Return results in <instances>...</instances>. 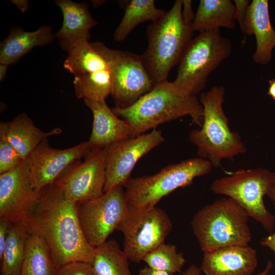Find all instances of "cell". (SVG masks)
Instances as JSON below:
<instances>
[{"instance_id":"8","label":"cell","mask_w":275,"mask_h":275,"mask_svg":"<svg viewBox=\"0 0 275 275\" xmlns=\"http://www.w3.org/2000/svg\"><path fill=\"white\" fill-rule=\"evenodd\" d=\"M212 168L208 160L199 157L169 165L152 175L130 177L125 186L126 200L135 207L155 206L164 196L190 185L196 178L210 173Z\"/></svg>"},{"instance_id":"40","label":"cell","mask_w":275,"mask_h":275,"mask_svg":"<svg viewBox=\"0 0 275 275\" xmlns=\"http://www.w3.org/2000/svg\"><path fill=\"white\" fill-rule=\"evenodd\" d=\"M9 65L0 63V81H2L6 78Z\"/></svg>"},{"instance_id":"39","label":"cell","mask_w":275,"mask_h":275,"mask_svg":"<svg viewBox=\"0 0 275 275\" xmlns=\"http://www.w3.org/2000/svg\"><path fill=\"white\" fill-rule=\"evenodd\" d=\"M273 265L271 261H268L264 269L257 275H273L270 273L271 269L273 267Z\"/></svg>"},{"instance_id":"2","label":"cell","mask_w":275,"mask_h":275,"mask_svg":"<svg viewBox=\"0 0 275 275\" xmlns=\"http://www.w3.org/2000/svg\"><path fill=\"white\" fill-rule=\"evenodd\" d=\"M132 126L133 138L159 125L185 116L200 127L203 107L196 96L182 92L168 80L154 85L152 90L129 107L111 108Z\"/></svg>"},{"instance_id":"16","label":"cell","mask_w":275,"mask_h":275,"mask_svg":"<svg viewBox=\"0 0 275 275\" xmlns=\"http://www.w3.org/2000/svg\"><path fill=\"white\" fill-rule=\"evenodd\" d=\"M258 263L254 248L234 245L204 252L200 268L205 275H252Z\"/></svg>"},{"instance_id":"13","label":"cell","mask_w":275,"mask_h":275,"mask_svg":"<svg viewBox=\"0 0 275 275\" xmlns=\"http://www.w3.org/2000/svg\"><path fill=\"white\" fill-rule=\"evenodd\" d=\"M160 130L128 138L103 148L105 162L104 193L116 186H125L136 163L142 156L163 142Z\"/></svg>"},{"instance_id":"14","label":"cell","mask_w":275,"mask_h":275,"mask_svg":"<svg viewBox=\"0 0 275 275\" xmlns=\"http://www.w3.org/2000/svg\"><path fill=\"white\" fill-rule=\"evenodd\" d=\"M40 191L33 186L28 159L0 174V218L10 223L23 221L36 205Z\"/></svg>"},{"instance_id":"27","label":"cell","mask_w":275,"mask_h":275,"mask_svg":"<svg viewBox=\"0 0 275 275\" xmlns=\"http://www.w3.org/2000/svg\"><path fill=\"white\" fill-rule=\"evenodd\" d=\"M55 269L44 240L30 233L19 275H53Z\"/></svg>"},{"instance_id":"26","label":"cell","mask_w":275,"mask_h":275,"mask_svg":"<svg viewBox=\"0 0 275 275\" xmlns=\"http://www.w3.org/2000/svg\"><path fill=\"white\" fill-rule=\"evenodd\" d=\"M66 52L67 56L63 63L64 67L74 76L109 68L107 63L89 40L75 43Z\"/></svg>"},{"instance_id":"9","label":"cell","mask_w":275,"mask_h":275,"mask_svg":"<svg viewBox=\"0 0 275 275\" xmlns=\"http://www.w3.org/2000/svg\"><path fill=\"white\" fill-rule=\"evenodd\" d=\"M172 229L171 218L160 208L128 204L117 230L123 234V250L129 260L139 263L148 253L164 243Z\"/></svg>"},{"instance_id":"28","label":"cell","mask_w":275,"mask_h":275,"mask_svg":"<svg viewBox=\"0 0 275 275\" xmlns=\"http://www.w3.org/2000/svg\"><path fill=\"white\" fill-rule=\"evenodd\" d=\"M73 83L76 96L84 100H103L111 94L112 81L109 68L74 76Z\"/></svg>"},{"instance_id":"33","label":"cell","mask_w":275,"mask_h":275,"mask_svg":"<svg viewBox=\"0 0 275 275\" xmlns=\"http://www.w3.org/2000/svg\"><path fill=\"white\" fill-rule=\"evenodd\" d=\"M10 223L0 218V258L2 256Z\"/></svg>"},{"instance_id":"3","label":"cell","mask_w":275,"mask_h":275,"mask_svg":"<svg viewBox=\"0 0 275 275\" xmlns=\"http://www.w3.org/2000/svg\"><path fill=\"white\" fill-rule=\"evenodd\" d=\"M182 6L183 0L176 1L161 18L147 27L148 46L140 57L154 85L167 80L193 39V23L183 19Z\"/></svg>"},{"instance_id":"31","label":"cell","mask_w":275,"mask_h":275,"mask_svg":"<svg viewBox=\"0 0 275 275\" xmlns=\"http://www.w3.org/2000/svg\"><path fill=\"white\" fill-rule=\"evenodd\" d=\"M53 275H95L91 263L74 261L55 269Z\"/></svg>"},{"instance_id":"32","label":"cell","mask_w":275,"mask_h":275,"mask_svg":"<svg viewBox=\"0 0 275 275\" xmlns=\"http://www.w3.org/2000/svg\"><path fill=\"white\" fill-rule=\"evenodd\" d=\"M234 4L235 7V19L244 34V21L250 2L249 0H235Z\"/></svg>"},{"instance_id":"38","label":"cell","mask_w":275,"mask_h":275,"mask_svg":"<svg viewBox=\"0 0 275 275\" xmlns=\"http://www.w3.org/2000/svg\"><path fill=\"white\" fill-rule=\"evenodd\" d=\"M267 95L275 101V77L269 80Z\"/></svg>"},{"instance_id":"20","label":"cell","mask_w":275,"mask_h":275,"mask_svg":"<svg viewBox=\"0 0 275 275\" xmlns=\"http://www.w3.org/2000/svg\"><path fill=\"white\" fill-rule=\"evenodd\" d=\"M54 39L52 26L41 25L34 32L14 27L0 44V63L14 64L35 47L50 44Z\"/></svg>"},{"instance_id":"23","label":"cell","mask_w":275,"mask_h":275,"mask_svg":"<svg viewBox=\"0 0 275 275\" xmlns=\"http://www.w3.org/2000/svg\"><path fill=\"white\" fill-rule=\"evenodd\" d=\"M30 234L22 222L10 224L4 251L0 258L1 275H19Z\"/></svg>"},{"instance_id":"22","label":"cell","mask_w":275,"mask_h":275,"mask_svg":"<svg viewBox=\"0 0 275 275\" xmlns=\"http://www.w3.org/2000/svg\"><path fill=\"white\" fill-rule=\"evenodd\" d=\"M235 7L230 0H201L192 24L199 33L219 28H235Z\"/></svg>"},{"instance_id":"25","label":"cell","mask_w":275,"mask_h":275,"mask_svg":"<svg viewBox=\"0 0 275 275\" xmlns=\"http://www.w3.org/2000/svg\"><path fill=\"white\" fill-rule=\"evenodd\" d=\"M128 258L115 239L95 248L91 263L95 275H132Z\"/></svg>"},{"instance_id":"6","label":"cell","mask_w":275,"mask_h":275,"mask_svg":"<svg viewBox=\"0 0 275 275\" xmlns=\"http://www.w3.org/2000/svg\"><path fill=\"white\" fill-rule=\"evenodd\" d=\"M231 51V42L219 29L200 33L184 50L173 84L184 93L196 96L205 89L210 73Z\"/></svg>"},{"instance_id":"7","label":"cell","mask_w":275,"mask_h":275,"mask_svg":"<svg viewBox=\"0 0 275 275\" xmlns=\"http://www.w3.org/2000/svg\"><path fill=\"white\" fill-rule=\"evenodd\" d=\"M275 185V172L264 168L239 169L216 179L211 190L238 203L249 217L259 223L269 234L273 232L275 216L265 207L264 197Z\"/></svg>"},{"instance_id":"36","label":"cell","mask_w":275,"mask_h":275,"mask_svg":"<svg viewBox=\"0 0 275 275\" xmlns=\"http://www.w3.org/2000/svg\"><path fill=\"white\" fill-rule=\"evenodd\" d=\"M10 2L22 13H25L29 7V1L27 0H11Z\"/></svg>"},{"instance_id":"35","label":"cell","mask_w":275,"mask_h":275,"mask_svg":"<svg viewBox=\"0 0 275 275\" xmlns=\"http://www.w3.org/2000/svg\"><path fill=\"white\" fill-rule=\"evenodd\" d=\"M260 244L263 246L270 249L274 252L275 255V232L262 239L260 241Z\"/></svg>"},{"instance_id":"41","label":"cell","mask_w":275,"mask_h":275,"mask_svg":"<svg viewBox=\"0 0 275 275\" xmlns=\"http://www.w3.org/2000/svg\"><path fill=\"white\" fill-rule=\"evenodd\" d=\"M267 196L275 205V185L270 189Z\"/></svg>"},{"instance_id":"30","label":"cell","mask_w":275,"mask_h":275,"mask_svg":"<svg viewBox=\"0 0 275 275\" xmlns=\"http://www.w3.org/2000/svg\"><path fill=\"white\" fill-rule=\"evenodd\" d=\"M7 122L0 123V174L12 170L23 160L7 138Z\"/></svg>"},{"instance_id":"34","label":"cell","mask_w":275,"mask_h":275,"mask_svg":"<svg viewBox=\"0 0 275 275\" xmlns=\"http://www.w3.org/2000/svg\"><path fill=\"white\" fill-rule=\"evenodd\" d=\"M139 275H173V274L146 266L139 270Z\"/></svg>"},{"instance_id":"11","label":"cell","mask_w":275,"mask_h":275,"mask_svg":"<svg viewBox=\"0 0 275 275\" xmlns=\"http://www.w3.org/2000/svg\"><path fill=\"white\" fill-rule=\"evenodd\" d=\"M128 207L122 186H116L99 198L79 204L78 219L87 242L96 248L107 240L117 230Z\"/></svg>"},{"instance_id":"1","label":"cell","mask_w":275,"mask_h":275,"mask_svg":"<svg viewBox=\"0 0 275 275\" xmlns=\"http://www.w3.org/2000/svg\"><path fill=\"white\" fill-rule=\"evenodd\" d=\"M78 204L66 199L53 183L41 190L34 208L22 221L30 233L44 240L55 268L71 262H93L95 248L82 231Z\"/></svg>"},{"instance_id":"12","label":"cell","mask_w":275,"mask_h":275,"mask_svg":"<svg viewBox=\"0 0 275 275\" xmlns=\"http://www.w3.org/2000/svg\"><path fill=\"white\" fill-rule=\"evenodd\" d=\"M70 164L54 184L67 200L81 204L101 196L105 180L103 148H93L84 158Z\"/></svg>"},{"instance_id":"15","label":"cell","mask_w":275,"mask_h":275,"mask_svg":"<svg viewBox=\"0 0 275 275\" xmlns=\"http://www.w3.org/2000/svg\"><path fill=\"white\" fill-rule=\"evenodd\" d=\"M92 149L88 141L64 149L51 147L48 139L43 141L28 158L33 187L40 191L54 183L70 164L84 158Z\"/></svg>"},{"instance_id":"17","label":"cell","mask_w":275,"mask_h":275,"mask_svg":"<svg viewBox=\"0 0 275 275\" xmlns=\"http://www.w3.org/2000/svg\"><path fill=\"white\" fill-rule=\"evenodd\" d=\"M246 35L255 37L253 61L263 65L269 64L275 47V30L271 24L268 1L253 0L250 3L244 21V39Z\"/></svg>"},{"instance_id":"37","label":"cell","mask_w":275,"mask_h":275,"mask_svg":"<svg viewBox=\"0 0 275 275\" xmlns=\"http://www.w3.org/2000/svg\"><path fill=\"white\" fill-rule=\"evenodd\" d=\"M202 272L200 267L195 264L190 265L181 275H201Z\"/></svg>"},{"instance_id":"21","label":"cell","mask_w":275,"mask_h":275,"mask_svg":"<svg viewBox=\"0 0 275 275\" xmlns=\"http://www.w3.org/2000/svg\"><path fill=\"white\" fill-rule=\"evenodd\" d=\"M62 132L59 127L48 132L42 131L25 113L19 114L11 122H7L6 129L9 141L23 160L28 159L43 141Z\"/></svg>"},{"instance_id":"5","label":"cell","mask_w":275,"mask_h":275,"mask_svg":"<svg viewBox=\"0 0 275 275\" xmlns=\"http://www.w3.org/2000/svg\"><path fill=\"white\" fill-rule=\"evenodd\" d=\"M245 210L229 197L218 199L199 209L191 226L204 252L234 245H248L252 239Z\"/></svg>"},{"instance_id":"10","label":"cell","mask_w":275,"mask_h":275,"mask_svg":"<svg viewBox=\"0 0 275 275\" xmlns=\"http://www.w3.org/2000/svg\"><path fill=\"white\" fill-rule=\"evenodd\" d=\"M107 63L112 81L111 95L115 106H130L150 91L154 85L149 77L140 55L111 49L103 43H91Z\"/></svg>"},{"instance_id":"4","label":"cell","mask_w":275,"mask_h":275,"mask_svg":"<svg viewBox=\"0 0 275 275\" xmlns=\"http://www.w3.org/2000/svg\"><path fill=\"white\" fill-rule=\"evenodd\" d=\"M225 95V88L221 86L201 93L199 100L204 110L203 123L200 129H193L189 133L198 156L208 160L213 167L221 166L223 159H233L247 151L240 135L229 127L223 108Z\"/></svg>"},{"instance_id":"19","label":"cell","mask_w":275,"mask_h":275,"mask_svg":"<svg viewBox=\"0 0 275 275\" xmlns=\"http://www.w3.org/2000/svg\"><path fill=\"white\" fill-rule=\"evenodd\" d=\"M54 3L60 8L63 20L61 29L54 34L63 50L67 51L75 43L89 40V31L98 22L94 19L86 3H76L70 0H56Z\"/></svg>"},{"instance_id":"18","label":"cell","mask_w":275,"mask_h":275,"mask_svg":"<svg viewBox=\"0 0 275 275\" xmlns=\"http://www.w3.org/2000/svg\"><path fill=\"white\" fill-rule=\"evenodd\" d=\"M84 102L93 116L92 132L88 141L93 148H104L117 141L133 138L132 126L119 118L108 107L105 100Z\"/></svg>"},{"instance_id":"29","label":"cell","mask_w":275,"mask_h":275,"mask_svg":"<svg viewBox=\"0 0 275 275\" xmlns=\"http://www.w3.org/2000/svg\"><path fill=\"white\" fill-rule=\"evenodd\" d=\"M143 261L153 269L171 273H181L186 260L176 245L162 243L148 253Z\"/></svg>"},{"instance_id":"24","label":"cell","mask_w":275,"mask_h":275,"mask_svg":"<svg viewBox=\"0 0 275 275\" xmlns=\"http://www.w3.org/2000/svg\"><path fill=\"white\" fill-rule=\"evenodd\" d=\"M166 13L158 9L154 0H131L127 2L124 15L114 34V39L122 41L138 25L145 21H155Z\"/></svg>"}]
</instances>
